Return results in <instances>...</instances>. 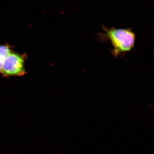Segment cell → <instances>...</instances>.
I'll return each mask as SVG.
<instances>
[{
    "label": "cell",
    "mask_w": 154,
    "mask_h": 154,
    "mask_svg": "<svg viewBox=\"0 0 154 154\" xmlns=\"http://www.w3.org/2000/svg\"><path fill=\"white\" fill-rule=\"evenodd\" d=\"M102 40H109L112 45V53L115 57L130 51L134 47L136 35L131 29L103 28Z\"/></svg>",
    "instance_id": "cell-1"
},
{
    "label": "cell",
    "mask_w": 154,
    "mask_h": 154,
    "mask_svg": "<svg viewBox=\"0 0 154 154\" xmlns=\"http://www.w3.org/2000/svg\"><path fill=\"white\" fill-rule=\"evenodd\" d=\"M5 76L23 75L26 74L23 57L17 54L11 53L4 59L1 72Z\"/></svg>",
    "instance_id": "cell-2"
},
{
    "label": "cell",
    "mask_w": 154,
    "mask_h": 154,
    "mask_svg": "<svg viewBox=\"0 0 154 154\" xmlns=\"http://www.w3.org/2000/svg\"><path fill=\"white\" fill-rule=\"evenodd\" d=\"M10 50L8 47L6 46H0V57L4 59L10 53Z\"/></svg>",
    "instance_id": "cell-3"
},
{
    "label": "cell",
    "mask_w": 154,
    "mask_h": 154,
    "mask_svg": "<svg viewBox=\"0 0 154 154\" xmlns=\"http://www.w3.org/2000/svg\"><path fill=\"white\" fill-rule=\"evenodd\" d=\"M4 59L0 57V72H1L2 68L3 63Z\"/></svg>",
    "instance_id": "cell-4"
}]
</instances>
